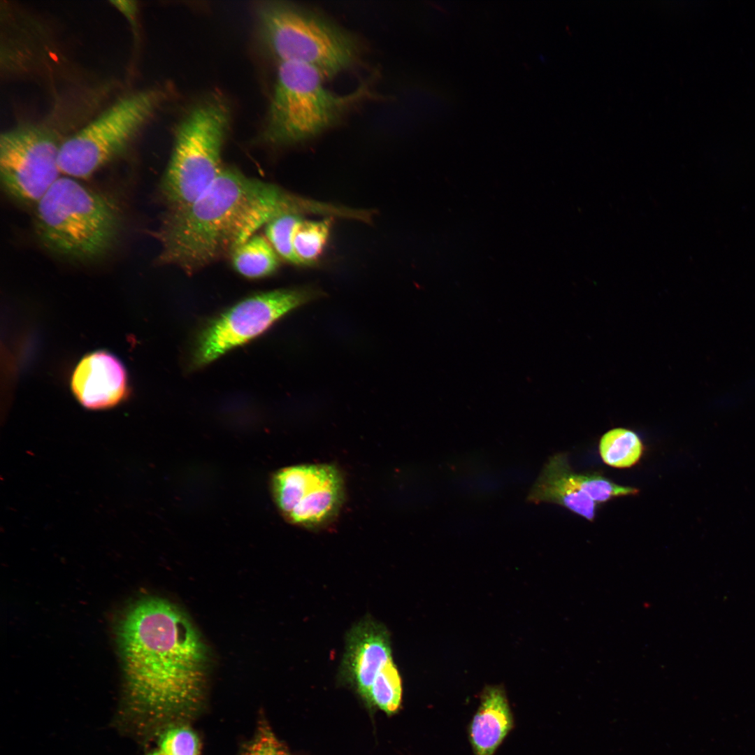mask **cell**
Wrapping results in <instances>:
<instances>
[{
	"mask_svg": "<svg viewBox=\"0 0 755 755\" xmlns=\"http://www.w3.org/2000/svg\"><path fill=\"white\" fill-rule=\"evenodd\" d=\"M120 643L138 713L164 729L196 716L204 698L208 652L182 610L159 598L141 600L123 619Z\"/></svg>",
	"mask_w": 755,
	"mask_h": 755,
	"instance_id": "6da1fadb",
	"label": "cell"
},
{
	"mask_svg": "<svg viewBox=\"0 0 755 755\" xmlns=\"http://www.w3.org/2000/svg\"><path fill=\"white\" fill-rule=\"evenodd\" d=\"M338 206L297 196L278 185L224 167L188 206L168 212L154 233L158 262L192 273L230 255L271 220L305 213L336 216Z\"/></svg>",
	"mask_w": 755,
	"mask_h": 755,
	"instance_id": "7a4b0ae2",
	"label": "cell"
},
{
	"mask_svg": "<svg viewBox=\"0 0 755 755\" xmlns=\"http://www.w3.org/2000/svg\"><path fill=\"white\" fill-rule=\"evenodd\" d=\"M40 245L71 263L89 264L117 246L124 228L122 208L110 195L62 175L33 208Z\"/></svg>",
	"mask_w": 755,
	"mask_h": 755,
	"instance_id": "3957f363",
	"label": "cell"
},
{
	"mask_svg": "<svg viewBox=\"0 0 755 755\" xmlns=\"http://www.w3.org/2000/svg\"><path fill=\"white\" fill-rule=\"evenodd\" d=\"M324 80L307 64H279L264 131L268 142L285 145L312 138L369 94L366 84L347 94H336L325 87Z\"/></svg>",
	"mask_w": 755,
	"mask_h": 755,
	"instance_id": "277c9868",
	"label": "cell"
},
{
	"mask_svg": "<svg viewBox=\"0 0 755 755\" xmlns=\"http://www.w3.org/2000/svg\"><path fill=\"white\" fill-rule=\"evenodd\" d=\"M264 43L282 62H298L330 78L351 67L359 54L355 37L317 13L285 2H269L259 10Z\"/></svg>",
	"mask_w": 755,
	"mask_h": 755,
	"instance_id": "5b68a950",
	"label": "cell"
},
{
	"mask_svg": "<svg viewBox=\"0 0 755 755\" xmlns=\"http://www.w3.org/2000/svg\"><path fill=\"white\" fill-rule=\"evenodd\" d=\"M229 123L228 107L221 101L196 105L181 121L160 183L169 212L192 203L221 171Z\"/></svg>",
	"mask_w": 755,
	"mask_h": 755,
	"instance_id": "8992f818",
	"label": "cell"
},
{
	"mask_svg": "<svg viewBox=\"0 0 755 755\" xmlns=\"http://www.w3.org/2000/svg\"><path fill=\"white\" fill-rule=\"evenodd\" d=\"M158 89L118 99L61 144L62 175L79 180L92 176L123 154L164 99Z\"/></svg>",
	"mask_w": 755,
	"mask_h": 755,
	"instance_id": "52a82bcc",
	"label": "cell"
},
{
	"mask_svg": "<svg viewBox=\"0 0 755 755\" xmlns=\"http://www.w3.org/2000/svg\"><path fill=\"white\" fill-rule=\"evenodd\" d=\"M62 141L51 129L36 124H20L1 133L0 180L13 201L33 210L62 175L59 165Z\"/></svg>",
	"mask_w": 755,
	"mask_h": 755,
	"instance_id": "ba28073f",
	"label": "cell"
},
{
	"mask_svg": "<svg viewBox=\"0 0 755 755\" xmlns=\"http://www.w3.org/2000/svg\"><path fill=\"white\" fill-rule=\"evenodd\" d=\"M320 296L311 287L282 289L257 294L237 303L203 329L192 358V368L210 364L268 329L289 311Z\"/></svg>",
	"mask_w": 755,
	"mask_h": 755,
	"instance_id": "9c48e42d",
	"label": "cell"
},
{
	"mask_svg": "<svg viewBox=\"0 0 755 755\" xmlns=\"http://www.w3.org/2000/svg\"><path fill=\"white\" fill-rule=\"evenodd\" d=\"M271 489L285 519L305 528L319 527L334 519L344 498L341 474L329 464L282 468L273 475Z\"/></svg>",
	"mask_w": 755,
	"mask_h": 755,
	"instance_id": "30bf717a",
	"label": "cell"
},
{
	"mask_svg": "<svg viewBox=\"0 0 755 755\" xmlns=\"http://www.w3.org/2000/svg\"><path fill=\"white\" fill-rule=\"evenodd\" d=\"M70 384L78 401L90 410L113 408L129 394V378L124 364L103 350L82 357L73 371Z\"/></svg>",
	"mask_w": 755,
	"mask_h": 755,
	"instance_id": "8fae6325",
	"label": "cell"
},
{
	"mask_svg": "<svg viewBox=\"0 0 755 755\" xmlns=\"http://www.w3.org/2000/svg\"><path fill=\"white\" fill-rule=\"evenodd\" d=\"M391 660L389 634L380 623L366 618L349 631L342 673L366 701L376 676Z\"/></svg>",
	"mask_w": 755,
	"mask_h": 755,
	"instance_id": "7c38bea8",
	"label": "cell"
},
{
	"mask_svg": "<svg viewBox=\"0 0 755 755\" xmlns=\"http://www.w3.org/2000/svg\"><path fill=\"white\" fill-rule=\"evenodd\" d=\"M527 500L535 504H557L590 522L595 519L596 503L584 491L566 453H557L549 458Z\"/></svg>",
	"mask_w": 755,
	"mask_h": 755,
	"instance_id": "4fadbf2b",
	"label": "cell"
},
{
	"mask_svg": "<svg viewBox=\"0 0 755 755\" xmlns=\"http://www.w3.org/2000/svg\"><path fill=\"white\" fill-rule=\"evenodd\" d=\"M514 728V715L505 689L500 685L485 686L468 726L473 755H494Z\"/></svg>",
	"mask_w": 755,
	"mask_h": 755,
	"instance_id": "5bb4252c",
	"label": "cell"
},
{
	"mask_svg": "<svg viewBox=\"0 0 755 755\" xmlns=\"http://www.w3.org/2000/svg\"><path fill=\"white\" fill-rule=\"evenodd\" d=\"M234 269L247 278H261L273 273L279 266L278 254L268 240L255 234L231 254Z\"/></svg>",
	"mask_w": 755,
	"mask_h": 755,
	"instance_id": "9a60e30c",
	"label": "cell"
},
{
	"mask_svg": "<svg viewBox=\"0 0 755 755\" xmlns=\"http://www.w3.org/2000/svg\"><path fill=\"white\" fill-rule=\"evenodd\" d=\"M643 444L633 431L616 428L607 431L600 440V455L607 465L614 468H629L638 462L643 453Z\"/></svg>",
	"mask_w": 755,
	"mask_h": 755,
	"instance_id": "2e32d148",
	"label": "cell"
},
{
	"mask_svg": "<svg viewBox=\"0 0 755 755\" xmlns=\"http://www.w3.org/2000/svg\"><path fill=\"white\" fill-rule=\"evenodd\" d=\"M332 219L305 220L297 229L294 237V249L301 265L315 264L328 242Z\"/></svg>",
	"mask_w": 755,
	"mask_h": 755,
	"instance_id": "e0dca14e",
	"label": "cell"
},
{
	"mask_svg": "<svg viewBox=\"0 0 755 755\" xmlns=\"http://www.w3.org/2000/svg\"><path fill=\"white\" fill-rule=\"evenodd\" d=\"M402 694L401 677L391 660L376 676L370 689L367 702L390 715L398 710Z\"/></svg>",
	"mask_w": 755,
	"mask_h": 755,
	"instance_id": "ac0fdd59",
	"label": "cell"
},
{
	"mask_svg": "<svg viewBox=\"0 0 755 755\" xmlns=\"http://www.w3.org/2000/svg\"><path fill=\"white\" fill-rule=\"evenodd\" d=\"M303 221L301 215L285 214L276 217L265 226V233L278 256L287 261L301 265L294 249V234Z\"/></svg>",
	"mask_w": 755,
	"mask_h": 755,
	"instance_id": "d6986e66",
	"label": "cell"
},
{
	"mask_svg": "<svg viewBox=\"0 0 755 755\" xmlns=\"http://www.w3.org/2000/svg\"><path fill=\"white\" fill-rule=\"evenodd\" d=\"M161 733L157 748L166 755L201 754L199 738L187 723L170 726Z\"/></svg>",
	"mask_w": 755,
	"mask_h": 755,
	"instance_id": "ffe728a7",
	"label": "cell"
},
{
	"mask_svg": "<svg viewBox=\"0 0 755 755\" xmlns=\"http://www.w3.org/2000/svg\"><path fill=\"white\" fill-rule=\"evenodd\" d=\"M577 478L584 491L597 503L623 496L636 495L639 490L634 487L617 484L598 474H579Z\"/></svg>",
	"mask_w": 755,
	"mask_h": 755,
	"instance_id": "44dd1931",
	"label": "cell"
},
{
	"mask_svg": "<svg viewBox=\"0 0 755 755\" xmlns=\"http://www.w3.org/2000/svg\"><path fill=\"white\" fill-rule=\"evenodd\" d=\"M240 755H293L278 739L271 727L262 723Z\"/></svg>",
	"mask_w": 755,
	"mask_h": 755,
	"instance_id": "7402d4cb",
	"label": "cell"
},
{
	"mask_svg": "<svg viewBox=\"0 0 755 755\" xmlns=\"http://www.w3.org/2000/svg\"><path fill=\"white\" fill-rule=\"evenodd\" d=\"M111 3L121 12L133 25L136 26L138 6L134 1H112Z\"/></svg>",
	"mask_w": 755,
	"mask_h": 755,
	"instance_id": "603a6c76",
	"label": "cell"
},
{
	"mask_svg": "<svg viewBox=\"0 0 755 755\" xmlns=\"http://www.w3.org/2000/svg\"><path fill=\"white\" fill-rule=\"evenodd\" d=\"M148 755H166V754L165 753H164L162 751H161L159 748H157V749H155V750L152 751V752L149 753Z\"/></svg>",
	"mask_w": 755,
	"mask_h": 755,
	"instance_id": "cb8c5ba5",
	"label": "cell"
}]
</instances>
